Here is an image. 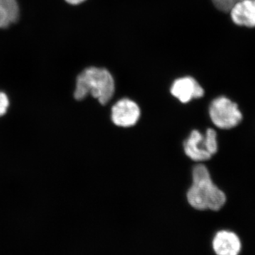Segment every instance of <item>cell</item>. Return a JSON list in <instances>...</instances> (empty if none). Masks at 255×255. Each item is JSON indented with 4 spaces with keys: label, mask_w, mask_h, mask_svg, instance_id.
Wrapping results in <instances>:
<instances>
[{
    "label": "cell",
    "mask_w": 255,
    "mask_h": 255,
    "mask_svg": "<svg viewBox=\"0 0 255 255\" xmlns=\"http://www.w3.org/2000/svg\"><path fill=\"white\" fill-rule=\"evenodd\" d=\"M114 92L115 83L112 74L107 69L90 67L78 75L74 97L80 101L90 94L101 105H105L112 100Z\"/></svg>",
    "instance_id": "2"
},
{
    "label": "cell",
    "mask_w": 255,
    "mask_h": 255,
    "mask_svg": "<svg viewBox=\"0 0 255 255\" xmlns=\"http://www.w3.org/2000/svg\"><path fill=\"white\" fill-rule=\"evenodd\" d=\"M171 94L182 103H188L194 99H199L204 95V90L195 79L184 77L177 79L171 87Z\"/></svg>",
    "instance_id": "7"
},
{
    "label": "cell",
    "mask_w": 255,
    "mask_h": 255,
    "mask_svg": "<svg viewBox=\"0 0 255 255\" xmlns=\"http://www.w3.org/2000/svg\"><path fill=\"white\" fill-rule=\"evenodd\" d=\"M9 107V100L7 97L2 92H0V117L6 113Z\"/></svg>",
    "instance_id": "11"
},
{
    "label": "cell",
    "mask_w": 255,
    "mask_h": 255,
    "mask_svg": "<svg viewBox=\"0 0 255 255\" xmlns=\"http://www.w3.org/2000/svg\"><path fill=\"white\" fill-rule=\"evenodd\" d=\"M241 248L238 235L228 230L218 231L211 241V248L216 255H239Z\"/></svg>",
    "instance_id": "6"
},
{
    "label": "cell",
    "mask_w": 255,
    "mask_h": 255,
    "mask_svg": "<svg viewBox=\"0 0 255 255\" xmlns=\"http://www.w3.org/2000/svg\"><path fill=\"white\" fill-rule=\"evenodd\" d=\"M209 116L213 124L223 130L238 127L243 119L237 104L226 97H217L211 102Z\"/></svg>",
    "instance_id": "4"
},
{
    "label": "cell",
    "mask_w": 255,
    "mask_h": 255,
    "mask_svg": "<svg viewBox=\"0 0 255 255\" xmlns=\"http://www.w3.org/2000/svg\"><path fill=\"white\" fill-rule=\"evenodd\" d=\"M187 200L191 207L199 211H218L226 204V194L214 184L204 164H197L193 169Z\"/></svg>",
    "instance_id": "1"
},
{
    "label": "cell",
    "mask_w": 255,
    "mask_h": 255,
    "mask_svg": "<svg viewBox=\"0 0 255 255\" xmlns=\"http://www.w3.org/2000/svg\"><path fill=\"white\" fill-rule=\"evenodd\" d=\"M243 0H212L213 3L220 11L228 12L238 1Z\"/></svg>",
    "instance_id": "10"
},
{
    "label": "cell",
    "mask_w": 255,
    "mask_h": 255,
    "mask_svg": "<svg viewBox=\"0 0 255 255\" xmlns=\"http://www.w3.org/2000/svg\"><path fill=\"white\" fill-rule=\"evenodd\" d=\"M140 117V107L129 99L118 101L112 109V120L117 127H131L136 124Z\"/></svg>",
    "instance_id": "5"
},
{
    "label": "cell",
    "mask_w": 255,
    "mask_h": 255,
    "mask_svg": "<svg viewBox=\"0 0 255 255\" xmlns=\"http://www.w3.org/2000/svg\"><path fill=\"white\" fill-rule=\"evenodd\" d=\"M67 2L70 4H79L86 1V0H65Z\"/></svg>",
    "instance_id": "12"
},
{
    "label": "cell",
    "mask_w": 255,
    "mask_h": 255,
    "mask_svg": "<svg viewBox=\"0 0 255 255\" xmlns=\"http://www.w3.org/2000/svg\"><path fill=\"white\" fill-rule=\"evenodd\" d=\"M217 133L213 128L206 130L205 135L199 130H192L184 142L186 155L195 162L209 160L218 152Z\"/></svg>",
    "instance_id": "3"
},
{
    "label": "cell",
    "mask_w": 255,
    "mask_h": 255,
    "mask_svg": "<svg viewBox=\"0 0 255 255\" xmlns=\"http://www.w3.org/2000/svg\"><path fill=\"white\" fill-rule=\"evenodd\" d=\"M230 12L233 22L238 26L255 27V0L238 1Z\"/></svg>",
    "instance_id": "8"
},
{
    "label": "cell",
    "mask_w": 255,
    "mask_h": 255,
    "mask_svg": "<svg viewBox=\"0 0 255 255\" xmlns=\"http://www.w3.org/2000/svg\"><path fill=\"white\" fill-rule=\"evenodd\" d=\"M18 6L16 0H0V28H6L18 17Z\"/></svg>",
    "instance_id": "9"
}]
</instances>
